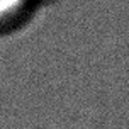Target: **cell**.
Returning <instances> with one entry per match:
<instances>
[{
    "label": "cell",
    "instance_id": "1",
    "mask_svg": "<svg viewBox=\"0 0 129 129\" xmlns=\"http://www.w3.org/2000/svg\"><path fill=\"white\" fill-rule=\"evenodd\" d=\"M27 0H0V26L12 22L24 12Z\"/></svg>",
    "mask_w": 129,
    "mask_h": 129
}]
</instances>
